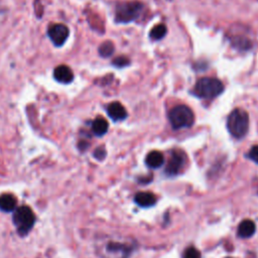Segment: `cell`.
<instances>
[{"label":"cell","instance_id":"cell-1","mask_svg":"<svg viewBox=\"0 0 258 258\" xmlns=\"http://www.w3.org/2000/svg\"><path fill=\"white\" fill-rule=\"evenodd\" d=\"M101 258H129L134 251L132 240L108 238L103 240L97 246Z\"/></svg>","mask_w":258,"mask_h":258},{"label":"cell","instance_id":"cell-2","mask_svg":"<svg viewBox=\"0 0 258 258\" xmlns=\"http://www.w3.org/2000/svg\"><path fill=\"white\" fill-rule=\"evenodd\" d=\"M227 128L230 134L235 139H243L247 134L249 128L248 113L241 108L234 109L227 119Z\"/></svg>","mask_w":258,"mask_h":258},{"label":"cell","instance_id":"cell-3","mask_svg":"<svg viewBox=\"0 0 258 258\" xmlns=\"http://www.w3.org/2000/svg\"><path fill=\"white\" fill-rule=\"evenodd\" d=\"M224 92V85L216 78L206 77L197 81L193 94L202 99H214Z\"/></svg>","mask_w":258,"mask_h":258},{"label":"cell","instance_id":"cell-4","mask_svg":"<svg viewBox=\"0 0 258 258\" xmlns=\"http://www.w3.org/2000/svg\"><path fill=\"white\" fill-rule=\"evenodd\" d=\"M144 5L141 1H128L116 7L115 22L117 23H129L139 19L143 11Z\"/></svg>","mask_w":258,"mask_h":258},{"label":"cell","instance_id":"cell-5","mask_svg":"<svg viewBox=\"0 0 258 258\" xmlns=\"http://www.w3.org/2000/svg\"><path fill=\"white\" fill-rule=\"evenodd\" d=\"M168 119L173 128L178 130L191 127L195 121V115L190 107L179 105L169 111Z\"/></svg>","mask_w":258,"mask_h":258},{"label":"cell","instance_id":"cell-6","mask_svg":"<svg viewBox=\"0 0 258 258\" xmlns=\"http://www.w3.org/2000/svg\"><path fill=\"white\" fill-rule=\"evenodd\" d=\"M13 223L20 234H26L34 224V215L32 210L28 207H24V206L19 208L13 215Z\"/></svg>","mask_w":258,"mask_h":258},{"label":"cell","instance_id":"cell-7","mask_svg":"<svg viewBox=\"0 0 258 258\" xmlns=\"http://www.w3.org/2000/svg\"><path fill=\"white\" fill-rule=\"evenodd\" d=\"M187 157L183 150L175 149L171 152L170 159L165 166V175L168 177H175L180 174V171L185 166Z\"/></svg>","mask_w":258,"mask_h":258},{"label":"cell","instance_id":"cell-8","mask_svg":"<svg viewBox=\"0 0 258 258\" xmlns=\"http://www.w3.org/2000/svg\"><path fill=\"white\" fill-rule=\"evenodd\" d=\"M48 37L56 46L61 47L69 37V29L62 23L54 24L48 29Z\"/></svg>","mask_w":258,"mask_h":258},{"label":"cell","instance_id":"cell-9","mask_svg":"<svg viewBox=\"0 0 258 258\" xmlns=\"http://www.w3.org/2000/svg\"><path fill=\"white\" fill-rule=\"evenodd\" d=\"M107 113L114 121H121L127 117V111L119 102H113L107 107Z\"/></svg>","mask_w":258,"mask_h":258},{"label":"cell","instance_id":"cell-10","mask_svg":"<svg viewBox=\"0 0 258 258\" xmlns=\"http://www.w3.org/2000/svg\"><path fill=\"white\" fill-rule=\"evenodd\" d=\"M54 76L58 82L63 83V84L71 83L74 79V75H73L72 70L68 66H65V65L59 66L55 69Z\"/></svg>","mask_w":258,"mask_h":258},{"label":"cell","instance_id":"cell-11","mask_svg":"<svg viewBox=\"0 0 258 258\" xmlns=\"http://www.w3.org/2000/svg\"><path fill=\"white\" fill-rule=\"evenodd\" d=\"M135 203L142 208H149L156 205L157 198L152 193L149 192H141L137 193L134 197Z\"/></svg>","mask_w":258,"mask_h":258},{"label":"cell","instance_id":"cell-12","mask_svg":"<svg viewBox=\"0 0 258 258\" xmlns=\"http://www.w3.org/2000/svg\"><path fill=\"white\" fill-rule=\"evenodd\" d=\"M256 231V226L254 224V222L251 220H244L240 225L238 226V236L241 238H250L251 236L254 235Z\"/></svg>","mask_w":258,"mask_h":258},{"label":"cell","instance_id":"cell-13","mask_svg":"<svg viewBox=\"0 0 258 258\" xmlns=\"http://www.w3.org/2000/svg\"><path fill=\"white\" fill-rule=\"evenodd\" d=\"M145 164L150 168H159L164 164V158L163 153L157 150L149 152L145 158Z\"/></svg>","mask_w":258,"mask_h":258},{"label":"cell","instance_id":"cell-14","mask_svg":"<svg viewBox=\"0 0 258 258\" xmlns=\"http://www.w3.org/2000/svg\"><path fill=\"white\" fill-rule=\"evenodd\" d=\"M108 127L109 125L107 120L103 117H97L92 124V130L97 136L104 135L108 131Z\"/></svg>","mask_w":258,"mask_h":258},{"label":"cell","instance_id":"cell-15","mask_svg":"<svg viewBox=\"0 0 258 258\" xmlns=\"http://www.w3.org/2000/svg\"><path fill=\"white\" fill-rule=\"evenodd\" d=\"M16 207V199L9 194L0 196V210L4 212L13 211Z\"/></svg>","mask_w":258,"mask_h":258},{"label":"cell","instance_id":"cell-16","mask_svg":"<svg viewBox=\"0 0 258 258\" xmlns=\"http://www.w3.org/2000/svg\"><path fill=\"white\" fill-rule=\"evenodd\" d=\"M232 45L240 50H248L252 47V43L249 39L242 36H236L232 39Z\"/></svg>","mask_w":258,"mask_h":258},{"label":"cell","instance_id":"cell-17","mask_svg":"<svg viewBox=\"0 0 258 258\" xmlns=\"http://www.w3.org/2000/svg\"><path fill=\"white\" fill-rule=\"evenodd\" d=\"M166 32H167V28L164 24H158L156 26H153V28L150 30L149 37L154 41H160L165 37Z\"/></svg>","mask_w":258,"mask_h":258},{"label":"cell","instance_id":"cell-18","mask_svg":"<svg viewBox=\"0 0 258 258\" xmlns=\"http://www.w3.org/2000/svg\"><path fill=\"white\" fill-rule=\"evenodd\" d=\"M114 49H115V47H114L113 43L110 41H107V42L103 43L99 47V54L103 58H108L114 53Z\"/></svg>","mask_w":258,"mask_h":258},{"label":"cell","instance_id":"cell-19","mask_svg":"<svg viewBox=\"0 0 258 258\" xmlns=\"http://www.w3.org/2000/svg\"><path fill=\"white\" fill-rule=\"evenodd\" d=\"M183 258H201V252L193 246L188 247L183 254Z\"/></svg>","mask_w":258,"mask_h":258},{"label":"cell","instance_id":"cell-20","mask_svg":"<svg viewBox=\"0 0 258 258\" xmlns=\"http://www.w3.org/2000/svg\"><path fill=\"white\" fill-rule=\"evenodd\" d=\"M112 64L117 68H124V67H127L130 65V60L127 57L120 56V57L114 59Z\"/></svg>","mask_w":258,"mask_h":258},{"label":"cell","instance_id":"cell-21","mask_svg":"<svg viewBox=\"0 0 258 258\" xmlns=\"http://www.w3.org/2000/svg\"><path fill=\"white\" fill-rule=\"evenodd\" d=\"M249 160H251L252 162H254L255 164H258V145L252 146L251 149L249 150V152L247 153L246 156Z\"/></svg>","mask_w":258,"mask_h":258},{"label":"cell","instance_id":"cell-22","mask_svg":"<svg viewBox=\"0 0 258 258\" xmlns=\"http://www.w3.org/2000/svg\"><path fill=\"white\" fill-rule=\"evenodd\" d=\"M94 157L97 159V160H103L105 157H106V150L103 148V147H98L95 152H94Z\"/></svg>","mask_w":258,"mask_h":258},{"label":"cell","instance_id":"cell-23","mask_svg":"<svg viewBox=\"0 0 258 258\" xmlns=\"http://www.w3.org/2000/svg\"><path fill=\"white\" fill-rule=\"evenodd\" d=\"M226 258H231V257H226Z\"/></svg>","mask_w":258,"mask_h":258}]
</instances>
